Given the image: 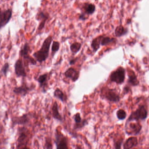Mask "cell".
Instances as JSON below:
<instances>
[{
	"instance_id": "6da1fadb",
	"label": "cell",
	"mask_w": 149,
	"mask_h": 149,
	"mask_svg": "<svg viewBox=\"0 0 149 149\" xmlns=\"http://www.w3.org/2000/svg\"><path fill=\"white\" fill-rule=\"evenodd\" d=\"M52 41V37L49 36L45 39L40 49L33 53V56L37 62L42 63L47 60L49 58L50 48Z\"/></svg>"
},
{
	"instance_id": "7a4b0ae2",
	"label": "cell",
	"mask_w": 149,
	"mask_h": 149,
	"mask_svg": "<svg viewBox=\"0 0 149 149\" xmlns=\"http://www.w3.org/2000/svg\"><path fill=\"white\" fill-rule=\"evenodd\" d=\"M101 97L110 102H118L120 100V94L115 88H110L108 87L102 88L101 91Z\"/></svg>"
},
{
	"instance_id": "3957f363",
	"label": "cell",
	"mask_w": 149,
	"mask_h": 149,
	"mask_svg": "<svg viewBox=\"0 0 149 149\" xmlns=\"http://www.w3.org/2000/svg\"><path fill=\"white\" fill-rule=\"evenodd\" d=\"M148 116V111L145 108V106L144 105L140 106L136 111L131 113L127 120V123L134 121H137L139 120H143L147 119Z\"/></svg>"
},
{
	"instance_id": "277c9868",
	"label": "cell",
	"mask_w": 149,
	"mask_h": 149,
	"mask_svg": "<svg viewBox=\"0 0 149 149\" xmlns=\"http://www.w3.org/2000/svg\"><path fill=\"white\" fill-rule=\"evenodd\" d=\"M55 137L57 149H69L67 137L62 134L60 130H56Z\"/></svg>"
},
{
	"instance_id": "5b68a950",
	"label": "cell",
	"mask_w": 149,
	"mask_h": 149,
	"mask_svg": "<svg viewBox=\"0 0 149 149\" xmlns=\"http://www.w3.org/2000/svg\"><path fill=\"white\" fill-rule=\"evenodd\" d=\"M126 77V70L123 67H119L110 74L109 78L112 82L117 84H122L124 82Z\"/></svg>"
},
{
	"instance_id": "8992f818",
	"label": "cell",
	"mask_w": 149,
	"mask_h": 149,
	"mask_svg": "<svg viewBox=\"0 0 149 149\" xmlns=\"http://www.w3.org/2000/svg\"><path fill=\"white\" fill-rule=\"evenodd\" d=\"M16 146L27 145L29 139V130L25 127H21L17 129Z\"/></svg>"
},
{
	"instance_id": "52a82bcc",
	"label": "cell",
	"mask_w": 149,
	"mask_h": 149,
	"mask_svg": "<svg viewBox=\"0 0 149 149\" xmlns=\"http://www.w3.org/2000/svg\"><path fill=\"white\" fill-rule=\"evenodd\" d=\"M32 114L25 113L21 116H14L11 118V126L14 127L16 125H27L30 123Z\"/></svg>"
},
{
	"instance_id": "ba28073f",
	"label": "cell",
	"mask_w": 149,
	"mask_h": 149,
	"mask_svg": "<svg viewBox=\"0 0 149 149\" xmlns=\"http://www.w3.org/2000/svg\"><path fill=\"white\" fill-rule=\"evenodd\" d=\"M126 133L129 135L136 136L139 134L142 128V126L139 123H126Z\"/></svg>"
},
{
	"instance_id": "9c48e42d",
	"label": "cell",
	"mask_w": 149,
	"mask_h": 149,
	"mask_svg": "<svg viewBox=\"0 0 149 149\" xmlns=\"http://www.w3.org/2000/svg\"><path fill=\"white\" fill-rule=\"evenodd\" d=\"M12 16V10L9 8L5 10H1L0 15V28L2 29L8 24Z\"/></svg>"
},
{
	"instance_id": "30bf717a",
	"label": "cell",
	"mask_w": 149,
	"mask_h": 149,
	"mask_svg": "<svg viewBox=\"0 0 149 149\" xmlns=\"http://www.w3.org/2000/svg\"><path fill=\"white\" fill-rule=\"evenodd\" d=\"M15 74L17 77H26L27 76L25 66L22 60L18 59L16 61L15 65Z\"/></svg>"
},
{
	"instance_id": "8fae6325",
	"label": "cell",
	"mask_w": 149,
	"mask_h": 149,
	"mask_svg": "<svg viewBox=\"0 0 149 149\" xmlns=\"http://www.w3.org/2000/svg\"><path fill=\"white\" fill-rule=\"evenodd\" d=\"M75 123L73 129L75 130H80L88 124V121L86 119H82L80 113H77L73 116Z\"/></svg>"
},
{
	"instance_id": "7c38bea8",
	"label": "cell",
	"mask_w": 149,
	"mask_h": 149,
	"mask_svg": "<svg viewBox=\"0 0 149 149\" xmlns=\"http://www.w3.org/2000/svg\"><path fill=\"white\" fill-rule=\"evenodd\" d=\"M80 72L73 67L68 68L64 72L66 78L71 79L73 82H75L78 79Z\"/></svg>"
},
{
	"instance_id": "4fadbf2b",
	"label": "cell",
	"mask_w": 149,
	"mask_h": 149,
	"mask_svg": "<svg viewBox=\"0 0 149 149\" xmlns=\"http://www.w3.org/2000/svg\"><path fill=\"white\" fill-rule=\"evenodd\" d=\"M32 88L29 87L26 84L22 85L20 86L15 87L13 89V92L15 94L24 96L32 90Z\"/></svg>"
},
{
	"instance_id": "5bb4252c",
	"label": "cell",
	"mask_w": 149,
	"mask_h": 149,
	"mask_svg": "<svg viewBox=\"0 0 149 149\" xmlns=\"http://www.w3.org/2000/svg\"><path fill=\"white\" fill-rule=\"evenodd\" d=\"M138 139L136 136H131L129 138L123 145L124 149H131L137 146L138 144Z\"/></svg>"
},
{
	"instance_id": "9a60e30c",
	"label": "cell",
	"mask_w": 149,
	"mask_h": 149,
	"mask_svg": "<svg viewBox=\"0 0 149 149\" xmlns=\"http://www.w3.org/2000/svg\"><path fill=\"white\" fill-rule=\"evenodd\" d=\"M52 116L53 119L59 121H63V117L59 111L58 104L57 102H55L52 105Z\"/></svg>"
},
{
	"instance_id": "2e32d148",
	"label": "cell",
	"mask_w": 149,
	"mask_h": 149,
	"mask_svg": "<svg viewBox=\"0 0 149 149\" xmlns=\"http://www.w3.org/2000/svg\"><path fill=\"white\" fill-rule=\"evenodd\" d=\"M31 52V51L29 45L28 43H25L23 46L21 47V49L19 51V55L21 57L25 59L29 56Z\"/></svg>"
},
{
	"instance_id": "e0dca14e",
	"label": "cell",
	"mask_w": 149,
	"mask_h": 149,
	"mask_svg": "<svg viewBox=\"0 0 149 149\" xmlns=\"http://www.w3.org/2000/svg\"><path fill=\"white\" fill-rule=\"evenodd\" d=\"M48 73H44L39 75L37 79V81L39 83L40 87L42 88L43 90H44V91H45V88L48 85Z\"/></svg>"
},
{
	"instance_id": "ac0fdd59",
	"label": "cell",
	"mask_w": 149,
	"mask_h": 149,
	"mask_svg": "<svg viewBox=\"0 0 149 149\" xmlns=\"http://www.w3.org/2000/svg\"><path fill=\"white\" fill-rule=\"evenodd\" d=\"M53 96L57 99L60 100L63 102H66L68 99L67 95L65 94L64 92L59 88L55 89L53 93Z\"/></svg>"
},
{
	"instance_id": "d6986e66",
	"label": "cell",
	"mask_w": 149,
	"mask_h": 149,
	"mask_svg": "<svg viewBox=\"0 0 149 149\" xmlns=\"http://www.w3.org/2000/svg\"><path fill=\"white\" fill-rule=\"evenodd\" d=\"M102 36H100L94 38L91 43V47L94 52H96L100 48Z\"/></svg>"
},
{
	"instance_id": "ffe728a7",
	"label": "cell",
	"mask_w": 149,
	"mask_h": 149,
	"mask_svg": "<svg viewBox=\"0 0 149 149\" xmlns=\"http://www.w3.org/2000/svg\"><path fill=\"white\" fill-rule=\"evenodd\" d=\"M128 81L129 83L131 86H137L139 84V80L137 79V76L136 75L135 73L133 71H131V73L128 74Z\"/></svg>"
},
{
	"instance_id": "44dd1931",
	"label": "cell",
	"mask_w": 149,
	"mask_h": 149,
	"mask_svg": "<svg viewBox=\"0 0 149 149\" xmlns=\"http://www.w3.org/2000/svg\"><path fill=\"white\" fill-rule=\"evenodd\" d=\"M84 8L85 9V13H82L85 15H92L95 11V6L92 3H85L84 5Z\"/></svg>"
},
{
	"instance_id": "7402d4cb",
	"label": "cell",
	"mask_w": 149,
	"mask_h": 149,
	"mask_svg": "<svg viewBox=\"0 0 149 149\" xmlns=\"http://www.w3.org/2000/svg\"><path fill=\"white\" fill-rule=\"evenodd\" d=\"M127 29H125L122 25L117 26L115 30V34L117 37H120L127 33Z\"/></svg>"
},
{
	"instance_id": "603a6c76",
	"label": "cell",
	"mask_w": 149,
	"mask_h": 149,
	"mask_svg": "<svg viewBox=\"0 0 149 149\" xmlns=\"http://www.w3.org/2000/svg\"><path fill=\"white\" fill-rule=\"evenodd\" d=\"M81 46H82V45L80 43L75 42L70 45V50L73 54L76 55L80 51Z\"/></svg>"
},
{
	"instance_id": "cb8c5ba5",
	"label": "cell",
	"mask_w": 149,
	"mask_h": 149,
	"mask_svg": "<svg viewBox=\"0 0 149 149\" xmlns=\"http://www.w3.org/2000/svg\"><path fill=\"white\" fill-rule=\"evenodd\" d=\"M116 39L114 38H111L108 37L102 36L101 42V46H106L112 43L115 42Z\"/></svg>"
},
{
	"instance_id": "d4e9b609",
	"label": "cell",
	"mask_w": 149,
	"mask_h": 149,
	"mask_svg": "<svg viewBox=\"0 0 149 149\" xmlns=\"http://www.w3.org/2000/svg\"><path fill=\"white\" fill-rule=\"evenodd\" d=\"M114 149H121L122 145L123 143L124 139L123 137H116L114 138Z\"/></svg>"
},
{
	"instance_id": "484cf974",
	"label": "cell",
	"mask_w": 149,
	"mask_h": 149,
	"mask_svg": "<svg viewBox=\"0 0 149 149\" xmlns=\"http://www.w3.org/2000/svg\"><path fill=\"white\" fill-rule=\"evenodd\" d=\"M60 43L57 41H53L51 47L52 55V56L55 55L56 52H57L59 49Z\"/></svg>"
},
{
	"instance_id": "4316f807",
	"label": "cell",
	"mask_w": 149,
	"mask_h": 149,
	"mask_svg": "<svg viewBox=\"0 0 149 149\" xmlns=\"http://www.w3.org/2000/svg\"><path fill=\"white\" fill-rule=\"evenodd\" d=\"M49 14L48 13H44L43 11H39L36 16V20L38 21H41L45 18H49Z\"/></svg>"
},
{
	"instance_id": "83f0119b",
	"label": "cell",
	"mask_w": 149,
	"mask_h": 149,
	"mask_svg": "<svg viewBox=\"0 0 149 149\" xmlns=\"http://www.w3.org/2000/svg\"><path fill=\"white\" fill-rule=\"evenodd\" d=\"M116 116L119 120H123L127 117V114L125 110L122 109H120L116 112Z\"/></svg>"
},
{
	"instance_id": "f1b7e54d",
	"label": "cell",
	"mask_w": 149,
	"mask_h": 149,
	"mask_svg": "<svg viewBox=\"0 0 149 149\" xmlns=\"http://www.w3.org/2000/svg\"><path fill=\"white\" fill-rule=\"evenodd\" d=\"M10 65L8 63H6L1 69V72L5 76H7V73L9 70Z\"/></svg>"
},
{
	"instance_id": "f546056e",
	"label": "cell",
	"mask_w": 149,
	"mask_h": 149,
	"mask_svg": "<svg viewBox=\"0 0 149 149\" xmlns=\"http://www.w3.org/2000/svg\"><path fill=\"white\" fill-rule=\"evenodd\" d=\"M45 148L46 149H52L51 140L49 137L45 138Z\"/></svg>"
},
{
	"instance_id": "4dcf8cb0",
	"label": "cell",
	"mask_w": 149,
	"mask_h": 149,
	"mask_svg": "<svg viewBox=\"0 0 149 149\" xmlns=\"http://www.w3.org/2000/svg\"><path fill=\"white\" fill-rule=\"evenodd\" d=\"M77 60H78V58H73V59H71V60L69 61V65H71L75 64L76 62H77Z\"/></svg>"
},
{
	"instance_id": "1f68e13d",
	"label": "cell",
	"mask_w": 149,
	"mask_h": 149,
	"mask_svg": "<svg viewBox=\"0 0 149 149\" xmlns=\"http://www.w3.org/2000/svg\"><path fill=\"white\" fill-rule=\"evenodd\" d=\"M79 18L80 20H82V21H85V20L87 19V18L86 17L85 14H83V13H81V14H80L79 17Z\"/></svg>"
},
{
	"instance_id": "d6a6232c",
	"label": "cell",
	"mask_w": 149,
	"mask_h": 149,
	"mask_svg": "<svg viewBox=\"0 0 149 149\" xmlns=\"http://www.w3.org/2000/svg\"><path fill=\"white\" fill-rule=\"evenodd\" d=\"M16 149H31L27 145L22 146H16Z\"/></svg>"
},
{
	"instance_id": "836d02e7",
	"label": "cell",
	"mask_w": 149,
	"mask_h": 149,
	"mask_svg": "<svg viewBox=\"0 0 149 149\" xmlns=\"http://www.w3.org/2000/svg\"><path fill=\"white\" fill-rule=\"evenodd\" d=\"M129 89H130V88L128 87H125L124 88V89H123V90H124V92H124L125 94L129 92Z\"/></svg>"
},
{
	"instance_id": "e575fe53",
	"label": "cell",
	"mask_w": 149,
	"mask_h": 149,
	"mask_svg": "<svg viewBox=\"0 0 149 149\" xmlns=\"http://www.w3.org/2000/svg\"><path fill=\"white\" fill-rule=\"evenodd\" d=\"M75 149H83L81 145L79 144H77L75 147Z\"/></svg>"
}]
</instances>
